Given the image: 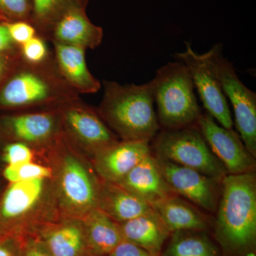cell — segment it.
I'll return each instance as SVG.
<instances>
[{"mask_svg":"<svg viewBox=\"0 0 256 256\" xmlns=\"http://www.w3.org/2000/svg\"><path fill=\"white\" fill-rule=\"evenodd\" d=\"M0 256H14L11 249L6 244L0 242Z\"/></svg>","mask_w":256,"mask_h":256,"instance_id":"33","label":"cell"},{"mask_svg":"<svg viewBox=\"0 0 256 256\" xmlns=\"http://www.w3.org/2000/svg\"><path fill=\"white\" fill-rule=\"evenodd\" d=\"M60 185L64 202L75 212L88 213L97 208L100 188L85 166L74 156L64 160Z\"/></svg>","mask_w":256,"mask_h":256,"instance_id":"9","label":"cell"},{"mask_svg":"<svg viewBox=\"0 0 256 256\" xmlns=\"http://www.w3.org/2000/svg\"><path fill=\"white\" fill-rule=\"evenodd\" d=\"M97 208L120 224L153 210L150 205L117 184L106 182L100 188Z\"/></svg>","mask_w":256,"mask_h":256,"instance_id":"15","label":"cell"},{"mask_svg":"<svg viewBox=\"0 0 256 256\" xmlns=\"http://www.w3.org/2000/svg\"><path fill=\"white\" fill-rule=\"evenodd\" d=\"M108 256H156L136 244L122 240Z\"/></svg>","mask_w":256,"mask_h":256,"instance_id":"30","label":"cell"},{"mask_svg":"<svg viewBox=\"0 0 256 256\" xmlns=\"http://www.w3.org/2000/svg\"><path fill=\"white\" fill-rule=\"evenodd\" d=\"M55 42L85 48H95L102 42L104 31L92 23L86 10H70L52 28Z\"/></svg>","mask_w":256,"mask_h":256,"instance_id":"13","label":"cell"},{"mask_svg":"<svg viewBox=\"0 0 256 256\" xmlns=\"http://www.w3.org/2000/svg\"><path fill=\"white\" fill-rule=\"evenodd\" d=\"M9 126L18 139L28 142L46 140L53 134L55 120L48 114H33L14 116L9 120Z\"/></svg>","mask_w":256,"mask_h":256,"instance_id":"21","label":"cell"},{"mask_svg":"<svg viewBox=\"0 0 256 256\" xmlns=\"http://www.w3.org/2000/svg\"><path fill=\"white\" fill-rule=\"evenodd\" d=\"M117 184L151 206L166 197L176 194L165 181L156 156L152 153L138 163Z\"/></svg>","mask_w":256,"mask_h":256,"instance_id":"11","label":"cell"},{"mask_svg":"<svg viewBox=\"0 0 256 256\" xmlns=\"http://www.w3.org/2000/svg\"><path fill=\"white\" fill-rule=\"evenodd\" d=\"M216 236L226 250L244 254L256 240V176L254 172L227 174L222 182Z\"/></svg>","mask_w":256,"mask_h":256,"instance_id":"1","label":"cell"},{"mask_svg":"<svg viewBox=\"0 0 256 256\" xmlns=\"http://www.w3.org/2000/svg\"><path fill=\"white\" fill-rule=\"evenodd\" d=\"M84 245V234L76 225L56 229L47 238L48 252L52 256H80Z\"/></svg>","mask_w":256,"mask_h":256,"instance_id":"24","label":"cell"},{"mask_svg":"<svg viewBox=\"0 0 256 256\" xmlns=\"http://www.w3.org/2000/svg\"><path fill=\"white\" fill-rule=\"evenodd\" d=\"M151 153L149 142L124 140L96 154V169L105 182L118 184Z\"/></svg>","mask_w":256,"mask_h":256,"instance_id":"10","label":"cell"},{"mask_svg":"<svg viewBox=\"0 0 256 256\" xmlns=\"http://www.w3.org/2000/svg\"><path fill=\"white\" fill-rule=\"evenodd\" d=\"M44 182L33 178L12 183L0 203V220H16L32 210L42 196Z\"/></svg>","mask_w":256,"mask_h":256,"instance_id":"19","label":"cell"},{"mask_svg":"<svg viewBox=\"0 0 256 256\" xmlns=\"http://www.w3.org/2000/svg\"><path fill=\"white\" fill-rule=\"evenodd\" d=\"M32 159L33 153L24 143H12L4 148L3 160L8 165L31 162Z\"/></svg>","mask_w":256,"mask_h":256,"instance_id":"27","label":"cell"},{"mask_svg":"<svg viewBox=\"0 0 256 256\" xmlns=\"http://www.w3.org/2000/svg\"><path fill=\"white\" fill-rule=\"evenodd\" d=\"M124 240L146 249L153 255L161 256L163 244L171 232L153 210L118 224Z\"/></svg>","mask_w":256,"mask_h":256,"instance_id":"16","label":"cell"},{"mask_svg":"<svg viewBox=\"0 0 256 256\" xmlns=\"http://www.w3.org/2000/svg\"><path fill=\"white\" fill-rule=\"evenodd\" d=\"M150 82L160 127L174 130L196 126L202 111L191 75L182 62H168Z\"/></svg>","mask_w":256,"mask_h":256,"instance_id":"3","label":"cell"},{"mask_svg":"<svg viewBox=\"0 0 256 256\" xmlns=\"http://www.w3.org/2000/svg\"><path fill=\"white\" fill-rule=\"evenodd\" d=\"M6 66V60L3 57L0 56V78H1L2 74H4L5 69Z\"/></svg>","mask_w":256,"mask_h":256,"instance_id":"34","label":"cell"},{"mask_svg":"<svg viewBox=\"0 0 256 256\" xmlns=\"http://www.w3.org/2000/svg\"><path fill=\"white\" fill-rule=\"evenodd\" d=\"M5 22L0 23V53L10 50L13 42Z\"/></svg>","mask_w":256,"mask_h":256,"instance_id":"31","label":"cell"},{"mask_svg":"<svg viewBox=\"0 0 256 256\" xmlns=\"http://www.w3.org/2000/svg\"><path fill=\"white\" fill-rule=\"evenodd\" d=\"M32 22L43 30H52L66 13L75 9H86L90 0H32Z\"/></svg>","mask_w":256,"mask_h":256,"instance_id":"23","label":"cell"},{"mask_svg":"<svg viewBox=\"0 0 256 256\" xmlns=\"http://www.w3.org/2000/svg\"><path fill=\"white\" fill-rule=\"evenodd\" d=\"M154 156L222 182L227 172L196 126L163 130L154 138Z\"/></svg>","mask_w":256,"mask_h":256,"instance_id":"4","label":"cell"},{"mask_svg":"<svg viewBox=\"0 0 256 256\" xmlns=\"http://www.w3.org/2000/svg\"><path fill=\"white\" fill-rule=\"evenodd\" d=\"M196 126L216 158L228 174L254 172L256 158L248 150L238 133L218 124L208 114H202Z\"/></svg>","mask_w":256,"mask_h":256,"instance_id":"7","label":"cell"},{"mask_svg":"<svg viewBox=\"0 0 256 256\" xmlns=\"http://www.w3.org/2000/svg\"><path fill=\"white\" fill-rule=\"evenodd\" d=\"M86 228L90 246L100 255H109L124 240L118 224L98 208L87 214Z\"/></svg>","mask_w":256,"mask_h":256,"instance_id":"20","label":"cell"},{"mask_svg":"<svg viewBox=\"0 0 256 256\" xmlns=\"http://www.w3.org/2000/svg\"><path fill=\"white\" fill-rule=\"evenodd\" d=\"M175 58L182 62L188 68L194 86L198 92L206 114L223 127L228 129L233 128L234 122L230 106L206 54L196 53L190 44L186 43V50L176 54Z\"/></svg>","mask_w":256,"mask_h":256,"instance_id":"6","label":"cell"},{"mask_svg":"<svg viewBox=\"0 0 256 256\" xmlns=\"http://www.w3.org/2000/svg\"><path fill=\"white\" fill-rule=\"evenodd\" d=\"M105 92L99 114L124 141L150 142L160 130L152 87L104 82Z\"/></svg>","mask_w":256,"mask_h":256,"instance_id":"2","label":"cell"},{"mask_svg":"<svg viewBox=\"0 0 256 256\" xmlns=\"http://www.w3.org/2000/svg\"><path fill=\"white\" fill-rule=\"evenodd\" d=\"M4 178L11 183L33 178H50L52 170L46 166L28 162L23 164L8 165L4 170Z\"/></svg>","mask_w":256,"mask_h":256,"instance_id":"25","label":"cell"},{"mask_svg":"<svg viewBox=\"0 0 256 256\" xmlns=\"http://www.w3.org/2000/svg\"><path fill=\"white\" fill-rule=\"evenodd\" d=\"M25 256H52L46 249L38 245L32 246L28 249Z\"/></svg>","mask_w":256,"mask_h":256,"instance_id":"32","label":"cell"},{"mask_svg":"<svg viewBox=\"0 0 256 256\" xmlns=\"http://www.w3.org/2000/svg\"><path fill=\"white\" fill-rule=\"evenodd\" d=\"M22 53L30 63H40L46 57V46L43 40L35 36L22 44Z\"/></svg>","mask_w":256,"mask_h":256,"instance_id":"29","label":"cell"},{"mask_svg":"<svg viewBox=\"0 0 256 256\" xmlns=\"http://www.w3.org/2000/svg\"><path fill=\"white\" fill-rule=\"evenodd\" d=\"M156 158L163 178L176 195L186 198L206 212H216L222 182L196 170Z\"/></svg>","mask_w":256,"mask_h":256,"instance_id":"8","label":"cell"},{"mask_svg":"<svg viewBox=\"0 0 256 256\" xmlns=\"http://www.w3.org/2000/svg\"><path fill=\"white\" fill-rule=\"evenodd\" d=\"M169 245L161 256H218L214 244L197 230L173 232Z\"/></svg>","mask_w":256,"mask_h":256,"instance_id":"22","label":"cell"},{"mask_svg":"<svg viewBox=\"0 0 256 256\" xmlns=\"http://www.w3.org/2000/svg\"><path fill=\"white\" fill-rule=\"evenodd\" d=\"M32 0H0V12L5 18L14 21L32 22Z\"/></svg>","mask_w":256,"mask_h":256,"instance_id":"26","label":"cell"},{"mask_svg":"<svg viewBox=\"0 0 256 256\" xmlns=\"http://www.w3.org/2000/svg\"><path fill=\"white\" fill-rule=\"evenodd\" d=\"M152 208L171 233L184 230L204 232L208 228V218L191 202L178 195L166 197Z\"/></svg>","mask_w":256,"mask_h":256,"instance_id":"14","label":"cell"},{"mask_svg":"<svg viewBox=\"0 0 256 256\" xmlns=\"http://www.w3.org/2000/svg\"><path fill=\"white\" fill-rule=\"evenodd\" d=\"M4 20H6V18H5L4 16L1 14V12H0V22H4Z\"/></svg>","mask_w":256,"mask_h":256,"instance_id":"35","label":"cell"},{"mask_svg":"<svg viewBox=\"0 0 256 256\" xmlns=\"http://www.w3.org/2000/svg\"><path fill=\"white\" fill-rule=\"evenodd\" d=\"M55 48L58 68L70 86L82 94L98 92L100 84L88 68L85 48L58 42Z\"/></svg>","mask_w":256,"mask_h":256,"instance_id":"17","label":"cell"},{"mask_svg":"<svg viewBox=\"0 0 256 256\" xmlns=\"http://www.w3.org/2000/svg\"><path fill=\"white\" fill-rule=\"evenodd\" d=\"M64 118L70 132L96 154L118 142L102 118L87 108L70 106Z\"/></svg>","mask_w":256,"mask_h":256,"instance_id":"12","label":"cell"},{"mask_svg":"<svg viewBox=\"0 0 256 256\" xmlns=\"http://www.w3.org/2000/svg\"><path fill=\"white\" fill-rule=\"evenodd\" d=\"M52 94L50 84L32 72H21L13 77L0 94V104L5 107H21L47 100Z\"/></svg>","mask_w":256,"mask_h":256,"instance_id":"18","label":"cell"},{"mask_svg":"<svg viewBox=\"0 0 256 256\" xmlns=\"http://www.w3.org/2000/svg\"><path fill=\"white\" fill-rule=\"evenodd\" d=\"M206 54L233 108L237 132L248 150L256 158V94L240 80L233 64L224 56L222 44L214 45Z\"/></svg>","mask_w":256,"mask_h":256,"instance_id":"5","label":"cell"},{"mask_svg":"<svg viewBox=\"0 0 256 256\" xmlns=\"http://www.w3.org/2000/svg\"><path fill=\"white\" fill-rule=\"evenodd\" d=\"M10 36L13 42L24 44L36 36V30L31 23L24 21H12L5 22Z\"/></svg>","mask_w":256,"mask_h":256,"instance_id":"28","label":"cell"}]
</instances>
